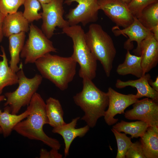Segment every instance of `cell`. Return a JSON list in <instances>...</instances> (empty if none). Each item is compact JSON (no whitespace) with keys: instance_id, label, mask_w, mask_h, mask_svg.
Returning <instances> with one entry per match:
<instances>
[{"instance_id":"6da1fadb","label":"cell","mask_w":158,"mask_h":158,"mask_svg":"<svg viewBox=\"0 0 158 158\" xmlns=\"http://www.w3.org/2000/svg\"><path fill=\"white\" fill-rule=\"evenodd\" d=\"M28 106L30 109V114L18 123L13 130L29 139L41 141L51 148L59 150L61 145L59 141L48 136L43 130L44 126L49 124V121L46 103L41 95L36 92Z\"/></svg>"},{"instance_id":"7a4b0ae2","label":"cell","mask_w":158,"mask_h":158,"mask_svg":"<svg viewBox=\"0 0 158 158\" xmlns=\"http://www.w3.org/2000/svg\"><path fill=\"white\" fill-rule=\"evenodd\" d=\"M82 79V90L73 96V101L84 112L81 120L93 128L98 119L104 116L108 106L109 97L107 92L100 90L92 80L87 77Z\"/></svg>"},{"instance_id":"3957f363","label":"cell","mask_w":158,"mask_h":158,"mask_svg":"<svg viewBox=\"0 0 158 158\" xmlns=\"http://www.w3.org/2000/svg\"><path fill=\"white\" fill-rule=\"evenodd\" d=\"M77 63L71 57L48 53L35 62L43 78L53 83L61 91L67 89L76 73Z\"/></svg>"},{"instance_id":"277c9868","label":"cell","mask_w":158,"mask_h":158,"mask_svg":"<svg viewBox=\"0 0 158 158\" xmlns=\"http://www.w3.org/2000/svg\"><path fill=\"white\" fill-rule=\"evenodd\" d=\"M85 38L91 53L100 61L107 76L109 77L116 53L112 38L100 25L95 23L89 25Z\"/></svg>"},{"instance_id":"5b68a950","label":"cell","mask_w":158,"mask_h":158,"mask_svg":"<svg viewBox=\"0 0 158 158\" xmlns=\"http://www.w3.org/2000/svg\"><path fill=\"white\" fill-rule=\"evenodd\" d=\"M62 32L72 40L73 52L71 56L80 65V77H87L92 80L96 76L97 60L87 44L84 30L77 25L63 28Z\"/></svg>"},{"instance_id":"8992f818","label":"cell","mask_w":158,"mask_h":158,"mask_svg":"<svg viewBox=\"0 0 158 158\" xmlns=\"http://www.w3.org/2000/svg\"><path fill=\"white\" fill-rule=\"evenodd\" d=\"M20 66V68L16 73L18 78V87L14 91L6 92L4 95L6 99L4 106H9L10 113L12 114H17L22 107L29 104L43 79L42 76L38 74L32 78L27 77L22 64Z\"/></svg>"},{"instance_id":"52a82bcc","label":"cell","mask_w":158,"mask_h":158,"mask_svg":"<svg viewBox=\"0 0 158 158\" xmlns=\"http://www.w3.org/2000/svg\"><path fill=\"white\" fill-rule=\"evenodd\" d=\"M29 31L28 38L20 55V57L24 59L25 64L35 63L37 59L46 54L57 52L52 42L41 29L31 24Z\"/></svg>"},{"instance_id":"ba28073f","label":"cell","mask_w":158,"mask_h":158,"mask_svg":"<svg viewBox=\"0 0 158 158\" xmlns=\"http://www.w3.org/2000/svg\"><path fill=\"white\" fill-rule=\"evenodd\" d=\"M64 0H51L49 3L41 4L42 23L41 30L49 39L54 35L56 27L62 29L69 26L63 17Z\"/></svg>"},{"instance_id":"9c48e42d","label":"cell","mask_w":158,"mask_h":158,"mask_svg":"<svg viewBox=\"0 0 158 158\" xmlns=\"http://www.w3.org/2000/svg\"><path fill=\"white\" fill-rule=\"evenodd\" d=\"M99 0H66L64 3L68 5L73 2L78 4L77 6L70 9L65 16L69 26L81 23L84 26L94 23L98 19L100 10Z\"/></svg>"},{"instance_id":"30bf717a","label":"cell","mask_w":158,"mask_h":158,"mask_svg":"<svg viewBox=\"0 0 158 158\" xmlns=\"http://www.w3.org/2000/svg\"><path fill=\"white\" fill-rule=\"evenodd\" d=\"M133 104V108L124 113L126 118L144 121L149 126H158V102L147 97Z\"/></svg>"},{"instance_id":"8fae6325","label":"cell","mask_w":158,"mask_h":158,"mask_svg":"<svg viewBox=\"0 0 158 158\" xmlns=\"http://www.w3.org/2000/svg\"><path fill=\"white\" fill-rule=\"evenodd\" d=\"M107 93L109 97L108 107L104 117L106 123L111 126L118 121V119L114 118L116 115L124 114L126 109L138 99L135 95L123 94L116 92L111 87L108 88Z\"/></svg>"},{"instance_id":"7c38bea8","label":"cell","mask_w":158,"mask_h":158,"mask_svg":"<svg viewBox=\"0 0 158 158\" xmlns=\"http://www.w3.org/2000/svg\"><path fill=\"white\" fill-rule=\"evenodd\" d=\"M100 10L117 26L125 28L133 22V17L130 11L128 4L122 0H99Z\"/></svg>"},{"instance_id":"4fadbf2b","label":"cell","mask_w":158,"mask_h":158,"mask_svg":"<svg viewBox=\"0 0 158 158\" xmlns=\"http://www.w3.org/2000/svg\"><path fill=\"white\" fill-rule=\"evenodd\" d=\"M112 32L115 35L118 36L121 35H127L128 39L124 42V48L130 51L134 47L133 42H137V46L133 52L135 55L140 56V48L142 41L152 33L150 30L146 28L139 22L138 18L133 17V21L130 25L123 29H120L118 26L113 27Z\"/></svg>"},{"instance_id":"5bb4252c","label":"cell","mask_w":158,"mask_h":158,"mask_svg":"<svg viewBox=\"0 0 158 158\" xmlns=\"http://www.w3.org/2000/svg\"><path fill=\"white\" fill-rule=\"evenodd\" d=\"M140 51L144 75L156 67L158 63V41L154 39L152 33L142 41Z\"/></svg>"},{"instance_id":"9a60e30c","label":"cell","mask_w":158,"mask_h":158,"mask_svg":"<svg viewBox=\"0 0 158 158\" xmlns=\"http://www.w3.org/2000/svg\"><path fill=\"white\" fill-rule=\"evenodd\" d=\"M80 117L72 119L71 121L59 127L53 128L52 131L61 135L63 138L64 144V154L65 157L69 155V149L72 142L77 137L84 136L89 130L90 127L87 125L79 128L75 127Z\"/></svg>"},{"instance_id":"2e32d148","label":"cell","mask_w":158,"mask_h":158,"mask_svg":"<svg viewBox=\"0 0 158 158\" xmlns=\"http://www.w3.org/2000/svg\"><path fill=\"white\" fill-rule=\"evenodd\" d=\"M150 79V75L145 74L136 80L123 81L118 79L116 80L115 86L118 89L128 86L135 87L137 90V92L135 95L138 99L146 97L158 102V92L154 90L149 85L148 81Z\"/></svg>"},{"instance_id":"e0dca14e","label":"cell","mask_w":158,"mask_h":158,"mask_svg":"<svg viewBox=\"0 0 158 158\" xmlns=\"http://www.w3.org/2000/svg\"><path fill=\"white\" fill-rule=\"evenodd\" d=\"M29 22L22 12L17 11L8 14L4 17L3 21L2 32L3 36L8 37L21 32H28L29 31Z\"/></svg>"},{"instance_id":"ac0fdd59","label":"cell","mask_w":158,"mask_h":158,"mask_svg":"<svg viewBox=\"0 0 158 158\" xmlns=\"http://www.w3.org/2000/svg\"><path fill=\"white\" fill-rule=\"evenodd\" d=\"M4 111L0 114V127L5 138L8 136L14 127L20 121L25 118L30 114V109L28 106L27 109L19 115L12 114L10 113L9 106H5Z\"/></svg>"},{"instance_id":"d6986e66","label":"cell","mask_w":158,"mask_h":158,"mask_svg":"<svg viewBox=\"0 0 158 158\" xmlns=\"http://www.w3.org/2000/svg\"><path fill=\"white\" fill-rule=\"evenodd\" d=\"M140 139L146 158H158V126H149Z\"/></svg>"},{"instance_id":"ffe728a7","label":"cell","mask_w":158,"mask_h":158,"mask_svg":"<svg viewBox=\"0 0 158 158\" xmlns=\"http://www.w3.org/2000/svg\"><path fill=\"white\" fill-rule=\"evenodd\" d=\"M25 32H24L13 35L8 37L10 56L9 66L16 73L20 68V66H18V65L20 60V54L25 44Z\"/></svg>"},{"instance_id":"44dd1931","label":"cell","mask_w":158,"mask_h":158,"mask_svg":"<svg viewBox=\"0 0 158 158\" xmlns=\"http://www.w3.org/2000/svg\"><path fill=\"white\" fill-rule=\"evenodd\" d=\"M141 57L131 54L127 50L124 62L119 64L116 71L119 75H132L138 78L144 75L141 64Z\"/></svg>"},{"instance_id":"7402d4cb","label":"cell","mask_w":158,"mask_h":158,"mask_svg":"<svg viewBox=\"0 0 158 158\" xmlns=\"http://www.w3.org/2000/svg\"><path fill=\"white\" fill-rule=\"evenodd\" d=\"M45 103L49 124L55 128L66 124L63 118V111L59 101L50 97L46 100Z\"/></svg>"},{"instance_id":"603a6c76","label":"cell","mask_w":158,"mask_h":158,"mask_svg":"<svg viewBox=\"0 0 158 158\" xmlns=\"http://www.w3.org/2000/svg\"><path fill=\"white\" fill-rule=\"evenodd\" d=\"M2 54L0 56L2 60L0 61V95L6 87L18 83V78L16 73L13 71L8 65V61L4 48L1 46Z\"/></svg>"},{"instance_id":"cb8c5ba5","label":"cell","mask_w":158,"mask_h":158,"mask_svg":"<svg viewBox=\"0 0 158 158\" xmlns=\"http://www.w3.org/2000/svg\"><path fill=\"white\" fill-rule=\"evenodd\" d=\"M149 126L146 123L141 121L129 122L121 120L113 126L112 128L119 132L130 135L131 138H133L141 137Z\"/></svg>"},{"instance_id":"d4e9b609","label":"cell","mask_w":158,"mask_h":158,"mask_svg":"<svg viewBox=\"0 0 158 158\" xmlns=\"http://www.w3.org/2000/svg\"><path fill=\"white\" fill-rule=\"evenodd\" d=\"M146 28L151 30L158 25V1L146 6L142 10L138 19Z\"/></svg>"},{"instance_id":"484cf974","label":"cell","mask_w":158,"mask_h":158,"mask_svg":"<svg viewBox=\"0 0 158 158\" xmlns=\"http://www.w3.org/2000/svg\"><path fill=\"white\" fill-rule=\"evenodd\" d=\"M23 5V15L29 23L42 18L41 13L38 12L42 8L41 5L38 0H25Z\"/></svg>"},{"instance_id":"4316f807","label":"cell","mask_w":158,"mask_h":158,"mask_svg":"<svg viewBox=\"0 0 158 158\" xmlns=\"http://www.w3.org/2000/svg\"><path fill=\"white\" fill-rule=\"evenodd\" d=\"M111 130L117 142L118 149L116 158H125L126 152L132 143L131 138L127 136L125 133H121L113 128Z\"/></svg>"},{"instance_id":"83f0119b","label":"cell","mask_w":158,"mask_h":158,"mask_svg":"<svg viewBox=\"0 0 158 158\" xmlns=\"http://www.w3.org/2000/svg\"><path fill=\"white\" fill-rule=\"evenodd\" d=\"M25 0H0V11L4 17L18 11Z\"/></svg>"},{"instance_id":"f1b7e54d","label":"cell","mask_w":158,"mask_h":158,"mask_svg":"<svg viewBox=\"0 0 158 158\" xmlns=\"http://www.w3.org/2000/svg\"><path fill=\"white\" fill-rule=\"evenodd\" d=\"M157 1L158 0H131L128 4V6L132 15L138 19L145 7Z\"/></svg>"},{"instance_id":"f546056e","label":"cell","mask_w":158,"mask_h":158,"mask_svg":"<svg viewBox=\"0 0 158 158\" xmlns=\"http://www.w3.org/2000/svg\"><path fill=\"white\" fill-rule=\"evenodd\" d=\"M126 158H146L141 143L136 142L132 143L126 154Z\"/></svg>"},{"instance_id":"4dcf8cb0","label":"cell","mask_w":158,"mask_h":158,"mask_svg":"<svg viewBox=\"0 0 158 158\" xmlns=\"http://www.w3.org/2000/svg\"><path fill=\"white\" fill-rule=\"evenodd\" d=\"M40 158H61L62 155L59 153L58 150L51 148L49 151L44 149H41L40 152Z\"/></svg>"},{"instance_id":"1f68e13d","label":"cell","mask_w":158,"mask_h":158,"mask_svg":"<svg viewBox=\"0 0 158 158\" xmlns=\"http://www.w3.org/2000/svg\"><path fill=\"white\" fill-rule=\"evenodd\" d=\"M150 86L155 90L158 92V76L156 78L155 80L153 81L151 79L149 80Z\"/></svg>"},{"instance_id":"d6a6232c","label":"cell","mask_w":158,"mask_h":158,"mask_svg":"<svg viewBox=\"0 0 158 158\" xmlns=\"http://www.w3.org/2000/svg\"><path fill=\"white\" fill-rule=\"evenodd\" d=\"M4 17L0 11V43L2 42L4 36L2 32V26Z\"/></svg>"},{"instance_id":"836d02e7","label":"cell","mask_w":158,"mask_h":158,"mask_svg":"<svg viewBox=\"0 0 158 158\" xmlns=\"http://www.w3.org/2000/svg\"><path fill=\"white\" fill-rule=\"evenodd\" d=\"M151 31L153 34L154 39L158 41V25L152 28Z\"/></svg>"},{"instance_id":"e575fe53","label":"cell","mask_w":158,"mask_h":158,"mask_svg":"<svg viewBox=\"0 0 158 158\" xmlns=\"http://www.w3.org/2000/svg\"><path fill=\"white\" fill-rule=\"evenodd\" d=\"M41 4H47L50 2L51 0H38Z\"/></svg>"},{"instance_id":"d590c367","label":"cell","mask_w":158,"mask_h":158,"mask_svg":"<svg viewBox=\"0 0 158 158\" xmlns=\"http://www.w3.org/2000/svg\"><path fill=\"white\" fill-rule=\"evenodd\" d=\"M6 100V97L5 95H0V103L4 100ZM1 111L0 109V114L1 112Z\"/></svg>"},{"instance_id":"8d00e7d4","label":"cell","mask_w":158,"mask_h":158,"mask_svg":"<svg viewBox=\"0 0 158 158\" xmlns=\"http://www.w3.org/2000/svg\"><path fill=\"white\" fill-rule=\"evenodd\" d=\"M123 1H124L127 4H128L131 1V0H122Z\"/></svg>"},{"instance_id":"74e56055","label":"cell","mask_w":158,"mask_h":158,"mask_svg":"<svg viewBox=\"0 0 158 158\" xmlns=\"http://www.w3.org/2000/svg\"><path fill=\"white\" fill-rule=\"evenodd\" d=\"M2 133V130L1 128L0 127V134H1Z\"/></svg>"}]
</instances>
